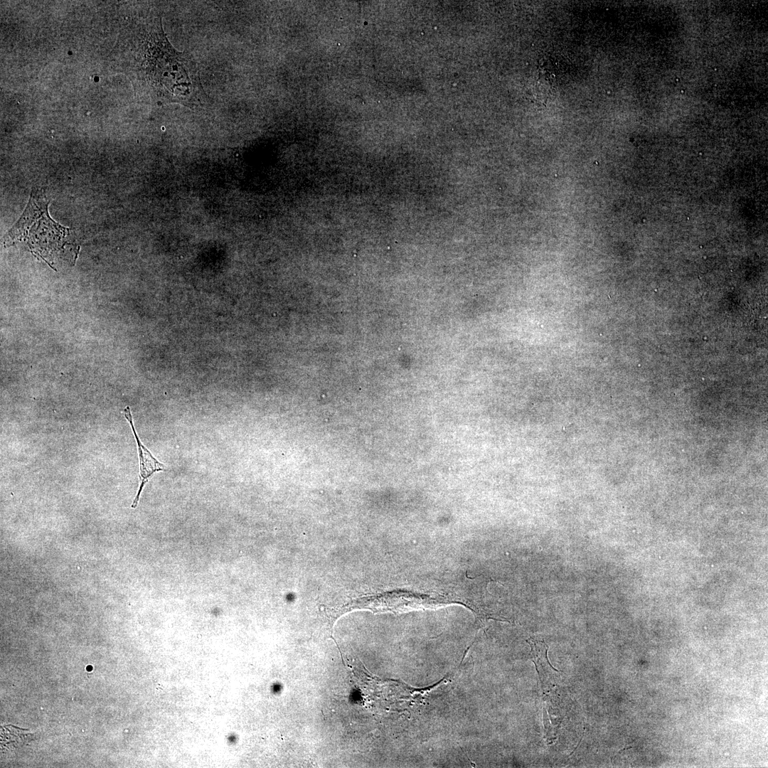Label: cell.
<instances>
[{
  "instance_id": "obj_2",
  "label": "cell",
  "mask_w": 768,
  "mask_h": 768,
  "mask_svg": "<svg viewBox=\"0 0 768 768\" xmlns=\"http://www.w3.org/2000/svg\"><path fill=\"white\" fill-rule=\"evenodd\" d=\"M49 201L43 190L33 188L21 216L4 238L8 245L24 241L31 248L70 244L73 232L53 220L48 211Z\"/></svg>"
},
{
  "instance_id": "obj_4",
  "label": "cell",
  "mask_w": 768,
  "mask_h": 768,
  "mask_svg": "<svg viewBox=\"0 0 768 768\" xmlns=\"http://www.w3.org/2000/svg\"><path fill=\"white\" fill-rule=\"evenodd\" d=\"M527 641L530 644L531 647L533 661L535 664L536 670L538 671L540 669V671L538 673L539 676H540L542 673H545L549 668L557 671L551 666L548 659L547 651L548 647L544 641H535L533 639H531L530 641Z\"/></svg>"
},
{
  "instance_id": "obj_3",
  "label": "cell",
  "mask_w": 768,
  "mask_h": 768,
  "mask_svg": "<svg viewBox=\"0 0 768 768\" xmlns=\"http://www.w3.org/2000/svg\"><path fill=\"white\" fill-rule=\"evenodd\" d=\"M124 415L127 420L130 424L134 436L135 437L137 450L139 459V487L137 494L132 502L131 507L134 508L137 507L139 501L141 492L143 489L145 484L156 471H165L166 468L164 464L159 462L149 452V450L142 443L139 438L136 430L134 429L132 415L131 413L130 407L127 406L124 409Z\"/></svg>"
},
{
  "instance_id": "obj_1",
  "label": "cell",
  "mask_w": 768,
  "mask_h": 768,
  "mask_svg": "<svg viewBox=\"0 0 768 768\" xmlns=\"http://www.w3.org/2000/svg\"><path fill=\"white\" fill-rule=\"evenodd\" d=\"M144 68L151 84L168 101L185 106L201 101L203 90L194 63L172 47L161 24L148 36Z\"/></svg>"
}]
</instances>
